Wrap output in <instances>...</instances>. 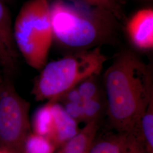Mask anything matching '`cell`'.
<instances>
[{
  "instance_id": "cell-8",
  "label": "cell",
  "mask_w": 153,
  "mask_h": 153,
  "mask_svg": "<svg viewBox=\"0 0 153 153\" xmlns=\"http://www.w3.org/2000/svg\"><path fill=\"white\" fill-rule=\"evenodd\" d=\"M98 121L86 123L74 137L64 144L60 153H88L98 130Z\"/></svg>"
},
{
  "instance_id": "cell-5",
  "label": "cell",
  "mask_w": 153,
  "mask_h": 153,
  "mask_svg": "<svg viewBox=\"0 0 153 153\" xmlns=\"http://www.w3.org/2000/svg\"><path fill=\"white\" fill-rule=\"evenodd\" d=\"M29 128L27 103L11 86L0 85V138L16 143L26 136Z\"/></svg>"
},
{
  "instance_id": "cell-13",
  "label": "cell",
  "mask_w": 153,
  "mask_h": 153,
  "mask_svg": "<svg viewBox=\"0 0 153 153\" xmlns=\"http://www.w3.org/2000/svg\"><path fill=\"white\" fill-rule=\"evenodd\" d=\"M55 145L47 137L33 133L28 136L25 142L26 153H53Z\"/></svg>"
},
{
  "instance_id": "cell-21",
  "label": "cell",
  "mask_w": 153,
  "mask_h": 153,
  "mask_svg": "<svg viewBox=\"0 0 153 153\" xmlns=\"http://www.w3.org/2000/svg\"><path fill=\"white\" fill-rule=\"evenodd\" d=\"M0 153H9V152H6V151H4V150H0Z\"/></svg>"
},
{
  "instance_id": "cell-12",
  "label": "cell",
  "mask_w": 153,
  "mask_h": 153,
  "mask_svg": "<svg viewBox=\"0 0 153 153\" xmlns=\"http://www.w3.org/2000/svg\"><path fill=\"white\" fill-rule=\"evenodd\" d=\"M126 133L102 139L93 143L88 153H123Z\"/></svg>"
},
{
  "instance_id": "cell-10",
  "label": "cell",
  "mask_w": 153,
  "mask_h": 153,
  "mask_svg": "<svg viewBox=\"0 0 153 153\" xmlns=\"http://www.w3.org/2000/svg\"><path fill=\"white\" fill-rule=\"evenodd\" d=\"M53 102H48L35 112L33 119L34 133L49 139L53 126Z\"/></svg>"
},
{
  "instance_id": "cell-1",
  "label": "cell",
  "mask_w": 153,
  "mask_h": 153,
  "mask_svg": "<svg viewBox=\"0 0 153 153\" xmlns=\"http://www.w3.org/2000/svg\"><path fill=\"white\" fill-rule=\"evenodd\" d=\"M107 113L119 133L133 131L153 96L150 68L131 51L117 55L105 72Z\"/></svg>"
},
{
  "instance_id": "cell-14",
  "label": "cell",
  "mask_w": 153,
  "mask_h": 153,
  "mask_svg": "<svg viewBox=\"0 0 153 153\" xmlns=\"http://www.w3.org/2000/svg\"><path fill=\"white\" fill-rule=\"evenodd\" d=\"M90 5L108 11L120 21L125 19L124 0H80Z\"/></svg>"
},
{
  "instance_id": "cell-4",
  "label": "cell",
  "mask_w": 153,
  "mask_h": 153,
  "mask_svg": "<svg viewBox=\"0 0 153 153\" xmlns=\"http://www.w3.org/2000/svg\"><path fill=\"white\" fill-rule=\"evenodd\" d=\"M16 48L29 65L42 70L53 40L49 0H29L22 6L13 27Z\"/></svg>"
},
{
  "instance_id": "cell-19",
  "label": "cell",
  "mask_w": 153,
  "mask_h": 153,
  "mask_svg": "<svg viewBox=\"0 0 153 153\" xmlns=\"http://www.w3.org/2000/svg\"><path fill=\"white\" fill-rule=\"evenodd\" d=\"M67 114L78 123L83 121V111L82 104L64 102L62 105Z\"/></svg>"
},
{
  "instance_id": "cell-6",
  "label": "cell",
  "mask_w": 153,
  "mask_h": 153,
  "mask_svg": "<svg viewBox=\"0 0 153 153\" xmlns=\"http://www.w3.org/2000/svg\"><path fill=\"white\" fill-rule=\"evenodd\" d=\"M126 30L135 48L145 51L153 49V9L144 8L134 13L126 22Z\"/></svg>"
},
{
  "instance_id": "cell-20",
  "label": "cell",
  "mask_w": 153,
  "mask_h": 153,
  "mask_svg": "<svg viewBox=\"0 0 153 153\" xmlns=\"http://www.w3.org/2000/svg\"><path fill=\"white\" fill-rule=\"evenodd\" d=\"M60 100H63V102H71L73 103L82 105L84 102L83 99L79 94L76 88L71 89L70 91L65 94L60 99Z\"/></svg>"
},
{
  "instance_id": "cell-18",
  "label": "cell",
  "mask_w": 153,
  "mask_h": 153,
  "mask_svg": "<svg viewBox=\"0 0 153 153\" xmlns=\"http://www.w3.org/2000/svg\"><path fill=\"white\" fill-rule=\"evenodd\" d=\"M14 65L15 58L0 40V66L5 71L9 73L14 69Z\"/></svg>"
},
{
  "instance_id": "cell-2",
  "label": "cell",
  "mask_w": 153,
  "mask_h": 153,
  "mask_svg": "<svg viewBox=\"0 0 153 153\" xmlns=\"http://www.w3.org/2000/svg\"><path fill=\"white\" fill-rule=\"evenodd\" d=\"M50 13L53 40L78 51L111 40L119 22L108 11L80 0H54Z\"/></svg>"
},
{
  "instance_id": "cell-3",
  "label": "cell",
  "mask_w": 153,
  "mask_h": 153,
  "mask_svg": "<svg viewBox=\"0 0 153 153\" xmlns=\"http://www.w3.org/2000/svg\"><path fill=\"white\" fill-rule=\"evenodd\" d=\"M107 57L99 47L77 51L47 63L35 82L38 100L57 102L69 91L90 77L98 76Z\"/></svg>"
},
{
  "instance_id": "cell-22",
  "label": "cell",
  "mask_w": 153,
  "mask_h": 153,
  "mask_svg": "<svg viewBox=\"0 0 153 153\" xmlns=\"http://www.w3.org/2000/svg\"><path fill=\"white\" fill-rule=\"evenodd\" d=\"M145 1H150V0H145Z\"/></svg>"
},
{
  "instance_id": "cell-16",
  "label": "cell",
  "mask_w": 153,
  "mask_h": 153,
  "mask_svg": "<svg viewBox=\"0 0 153 153\" xmlns=\"http://www.w3.org/2000/svg\"><path fill=\"white\" fill-rule=\"evenodd\" d=\"M96 76L90 77L80 83L76 88L83 100L97 98L101 95Z\"/></svg>"
},
{
  "instance_id": "cell-9",
  "label": "cell",
  "mask_w": 153,
  "mask_h": 153,
  "mask_svg": "<svg viewBox=\"0 0 153 153\" xmlns=\"http://www.w3.org/2000/svg\"><path fill=\"white\" fill-rule=\"evenodd\" d=\"M134 131L137 133L148 152L153 153V96L149 100Z\"/></svg>"
},
{
  "instance_id": "cell-7",
  "label": "cell",
  "mask_w": 153,
  "mask_h": 153,
  "mask_svg": "<svg viewBox=\"0 0 153 153\" xmlns=\"http://www.w3.org/2000/svg\"><path fill=\"white\" fill-rule=\"evenodd\" d=\"M53 126L49 140L54 145H64L78 133V123L67 114L58 102H53Z\"/></svg>"
},
{
  "instance_id": "cell-11",
  "label": "cell",
  "mask_w": 153,
  "mask_h": 153,
  "mask_svg": "<svg viewBox=\"0 0 153 153\" xmlns=\"http://www.w3.org/2000/svg\"><path fill=\"white\" fill-rule=\"evenodd\" d=\"M13 25L8 10L0 0V40L16 59V47L13 38Z\"/></svg>"
},
{
  "instance_id": "cell-17",
  "label": "cell",
  "mask_w": 153,
  "mask_h": 153,
  "mask_svg": "<svg viewBox=\"0 0 153 153\" xmlns=\"http://www.w3.org/2000/svg\"><path fill=\"white\" fill-rule=\"evenodd\" d=\"M123 153H144L142 141L135 131L126 133Z\"/></svg>"
},
{
  "instance_id": "cell-15",
  "label": "cell",
  "mask_w": 153,
  "mask_h": 153,
  "mask_svg": "<svg viewBox=\"0 0 153 153\" xmlns=\"http://www.w3.org/2000/svg\"><path fill=\"white\" fill-rule=\"evenodd\" d=\"M82 107L83 122L87 123L93 121H98L104 107L101 95L95 98L85 100Z\"/></svg>"
}]
</instances>
